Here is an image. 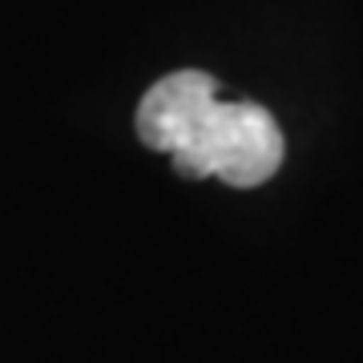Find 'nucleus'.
I'll return each mask as SVG.
<instances>
[{
  "mask_svg": "<svg viewBox=\"0 0 363 363\" xmlns=\"http://www.w3.org/2000/svg\"><path fill=\"white\" fill-rule=\"evenodd\" d=\"M138 138L169 154L186 178H222L234 190L262 186L286 154L283 130L255 101H222L218 81L202 69L169 73L138 105Z\"/></svg>",
  "mask_w": 363,
  "mask_h": 363,
  "instance_id": "1",
  "label": "nucleus"
}]
</instances>
